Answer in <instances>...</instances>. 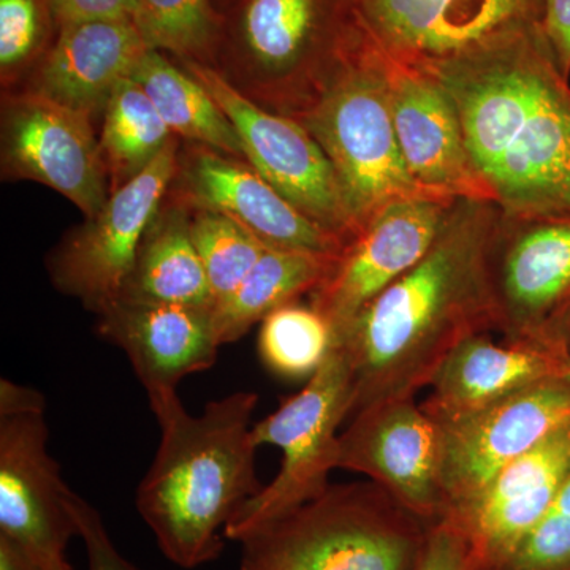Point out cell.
<instances>
[{"label": "cell", "mask_w": 570, "mask_h": 570, "mask_svg": "<svg viewBox=\"0 0 570 570\" xmlns=\"http://www.w3.org/2000/svg\"><path fill=\"white\" fill-rule=\"evenodd\" d=\"M52 0H0V77L13 85L31 75L58 37Z\"/></svg>", "instance_id": "obj_30"}, {"label": "cell", "mask_w": 570, "mask_h": 570, "mask_svg": "<svg viewBox=\"0 0 570 570\" xmlns=\"http://www.w3.org/2000/svg\"><path fill=\"white\" fill-rule=\"evenodd\" d=\"M455 202L419 197L392 202L347 243L313 292V306L328 321L333 344L356 317L436 243Z\"/></svg>", "instance_id": "obj_14"}, {"label": "cell", "mask_w": 570, "mask_h": 570, "mask_svg": "<svg viewBox=\"0 0 570 570\" xmlns=\"http://www.w3.org/2000/svg\"><path fill=\"white\" fill-rule=\"evenodd\" d=\"M47 400L39 390L14 384L10 379L0 381V417L45 414Z\"/></svg>", "instance_id": "obj_36"}, {"label": "cell", "mask_w": 570, "mask_h": 570, "mask_svg": "<svg viewBox=\"0 0 570 570\" xmlns=\"http://www.w3.org/2000/svg\"><path fill=\"white\" fill-rule=\"evenodd\" d=\"M134 22L151 50L209 66L217 59L224 13L213 0H137Z\"/></svg>", "instance_id": "obj_27"}, {"label": "cell", "mask_w": 570, "mask_h": 570, "mask_svg": "<svg viewBox=\"0 0 570 570\" xmlns=\"http://www.w3.org/2000/svg\"><path fill=\"white\" fill-rule=\"evenodd\" d=\"M414 570H474L466 539L452 521L442 519L428 528Z\"/></svg>", "instance_id": "obj_33"}, {"label": "cell", "mask_w": 570, "mask_h": 570, "mask_svg": "<svg viewBox=\"0 0 570 570\" xmlns=\"http://www.w3.org/2000/svg\"><path fill=\"white\" fill-rule=\"evenodd\" d=\"M151 50L134 20L71 22L31 73L29 91L85 112L104 115L119 82Z\"/></svg>", "instance_id": "obj_21"}, {"label": "cell", "mask_w": 570, "mask_h": 570, "mask_svg": "<svg viewBox=\"0 0 570 570\" xmlns=\"http://www.w3.org/2000/svg\"><path fill=\"white\" fill-rule=\"evenodd\" d=\"M352 407V374L343 348L328 358L296 395L253 426L254 444L283 452L276 478L246 501L227 524L225 538L242 542L250 532L321 497L337 469L340 426Z\"/></svg>", "instance_id": "obj_6"}, {"label": "cell", "mask_w": 570, "mask_h": 570, "mask_svg": "<svg viewBox=\"0 0 570 570\" xmlns=\"http://www.w3.org/2000/svg\"><path fill=\"white\" fill-rule=\"evenodd\" d=\"M69 502L77 523L78 538L85 543L88 554V570H141L116 549L96 508L71 490Z\"/></svg>", "instance_id": "obj_32"}, {"label": "cell", "mask_w": 570, "mask_h": 570, "mask_svg": "<svg viewBox=\"0 0 570 570\" xmlns=\"http://www.w3.org/2000/svg\"><path fill=\"white\" fill-rule=\"evenodd\" d=\"M190 234L212 287L214 305L234 294L268 247L230 217L200 209L190 212Z\"/></svg>", "instance_id": "obj_29"}, {"label": "cell", "mask_w": 570, "mask_h": 570, "mask_svg": "<svg viewBox=\"0 0 570 570\" xmlns=\"http://www.w3.org/2000/svg\"><path fill=\"white\" fill-rule=\"evenodd\" d=\"M69 494L48 450L45 414L0 417V534L43 570H71L66 549L78 528Z\"/></svg>", "instance_id": "obj_15"}, {"label": "cell", "mask_w": 570, "mask_h": 570, "mask_svg": "<svg viewBox=\"0 0 570 570\" xmlns=\"http://www.w3.org/2000/svg\"><path fill=\"white\" fill-rule=\"evenodd\" d=\"M235 0H216V3H217V9H219L220 11H224L228 9V7L232 6V3H234Z\"/></svg>", "instance_id": "obj_38"}, {"label": "cell", "mask_w": 570, "mask_h": 570, "mask_svg": "<svg viewBox=\"0 0 570 570\" xmlns=\"http://www.w3.org/2000/svg\"><path fill=\"white\" fill-rule=\"evenodd\" d=\"M2 174L51 187L86 217L111 194L92 118L29 89L3 100Z\"/></svg>", "instance_id": "obj_13"}, {"label": "cell", "mask_w": 570, "mask_h": 570, "mask_svg": "<svg viewBox=\"0 0 570 570\" xmlns=\"http://www.w3.org/2000/svg\"><path fill=\"white\" fill-rule=\"evenodd\" d=\"M367 39L406 66L433 70L542 26L546 0H352Z\"/></svg>", "instance_id": "obj_8"}, {"label": "cell", "mask_w": 570, "mask_h": 570, "mask_svg": "<svg viewBox=\"0 0 570 570\" xmlns=\"http://www.w3.org/2000/svg\"><path fill=\"white\" fill-rule=\"evenodd\" d=\"M171 187L176 202L190 212L230 217L277 249L340 257L346 243L295 208L253 165L206 146L179 154Z\"/></svg>", "instance_id": "obj_16"}, {"label": "cell", "mask_w": 570, "mask_h": 570, "mask_svg": "<svg viewBox=\"0 0 570 570\" xmlns=\"http://www.w3.org/2000/svg\"><path fill=\"white\" fill-rule=\"evenodd\" d=\"M569 374L568 356L534 343H494L487 333L453 348L430 384L422 407L438 423L489 407L547 379Z\"/></svg>", "instance_id": "obj_22"}, {"label": "cell", "mask_w": 570, "mask_h": 570, "mask_svg": "<svg viewBox=\"0 0 570 570\" xmlns=\"http://www.w3.org/2000/svg\"><path fill=\"white\" fill-rule=\"evenodd\" d=\"M426 73L452 97L493 204L519 220L570 217L569 78L542 26Z\"/></svg>", "instance_id": "obj_2"}, {"label": "cell", "mask_w": 570, "mask_h": 570, "mask_svg": "<svg viewBox=\"0 0 570 570\" xmlns=\"http://www.w3.org/2000/svg\"><path fill=\"white\" fill-rule=\"evenodd\" d=\"M568 370H569V374H570V347H569V354H568Z\"/></svg>", "instance_id": "obj_39"}, {"label": "cell", "mask_w": 570, "mask_h": 570, "mask_svg": "<svg viewBox=\"0 0 570 570\" xmlns=\"http://www.w3.org/2000/svg\"><path fill=\"white\" fill-rule=\"evenodd\" d=\"M519 234L493 250L498 332L510 343L557 348L558 314L570 303V217L521 220Z\"/></svg>", "instance_id": "obj_18"}, {"label": "cell", "mask_w": 570, "mask_h": 570, "mask_svg": "<svg viewBox=\"0 0 570 570\" xmlns=\"http://www.w3.org/2000/svg\"><path fill=\"white\" fill-rule=\"evenodd\" d=\"M0 570H43L14 540L0 534Z\"/></svg>", "instance_id": "obj_37"}, {"label": "cell", "mask_w": 570, "mask_h": 570, "mask_svg": "<svg viewBox=\"0 0 570 570\" xmlns=\"http://www.w3.org/2000/svg\"><path fill=\"white\" fill-rule=\"evenodd\" d=\"M118 299L214 306L208 277L190 234V209L164 204L142 236Z\"/></svg>", "instance_id": "obj_23"}, {"label": "cell", "mask_w": 570, "mask_h": 570, "mask_svg": "<svg viewBox=\"0 0 570 570\" xmlns=\"http://www.w3.org/2000/svg\"><path fill=\"white\" fill-rule=\"evenodd\" d=\"M317 85L324 86L303 111L302 124L335 171L355 236L392 202L439 198L409 174L393 126L384 52L356 22Z\"/></svg>", "instance_id": "obj_4"}, {"label": "cell", "mask_w": 570, "mask_h": 570, "mask_svg": "<svg viewBox=\"0 0 570 570\" xmlns=\"http://www.w3.org/2000/svg\"><path fill=\"white\" fill-rule=\"evenodd\" d=\"M542 31L564 77L570 75V0H546Z\"/></svg>", "instance_id": "obj_35"}, {"label": "cell", "mask_w": 570, "mask_h": 570, "mask_svg": "<svg viewBox=\"0 0 570 570\" xmlns=\"http://www.w3.org/2000/svg\"><path fill=\"white\" fill-rule=\"evenodd\" d=\"M175 138L141 86L132 78L119 82L105 108L99 138L110 193L146 170Z\"/></svg>", "instance_id": "obj_26"}, {"label": "cell", "mask_w": 570, "mask_h": 570, "mask_svg": "<svg viewBox=\"0 0 570 570\" xmlns=\"http://www.w3.org/2000/svg\"><path fill=\"white\" fill-rule=\"evenodd\" d=\"M438 425L449 517L471 504L502 469L570 425V374Z\"/></svg>", "instance_id": "obj_11"}, {"label": "cell", "mask_w": 570, "mask_h": 570, "mask_svg": "<svg viewBox=\"0 0 570 570\" xmlns=\"http://www.w3.org/2000/svg\"><path fill=\"white\" fill-rule=\"evenodd\" d=\"M337 469L377 483L426 527L448 515L441 426L415 397L381 401L348 419Z\"/></svg>", "instance_id": "obj_12"}, {"label": "cell", "mask_w": 570, "mask_h": 570, "mask_svg": "<svg viewBox=\"0 0 570 570\" xmlns=\"http://www.w3.org/2000/svg\"><path fill=\"white\" fill-rule=\"evenodd\" d=\"M428 528L374 482L328 489L242 540V570H414Z\"/></svg>", "instance_id": "obj_5"}, {"label": "cell", "mask_w": 570, "mask_h": 570, "mask_svg": "<svg viewBox=\"0 0 570 570\" xmlns=\"http://www.w3.org/2000/svg\"><path fill=\"white\" fill-rule=\"evenodd\" d=\"M336 258L266 247L234 294L214 305L223 346L242 340L273 311L295 303L306 292L313 294L328 275Z\"/></svg>", "instance_id": "obj_24"}, {"label": "cell", "mask_w": 570, "mask_h": 570, "mask_svg": "<svg viewBox=\"0 0 570 570\" xmlns=\"http://www.w3.org/2000/svg\"><path fill=\"white\" fill-rule=\"evenodd\" d=\"M148 400L160 442L135 505L168 561L200 568L223 553L227 524L264 487L253 439L258 395L230 393L200 415L190 414L176 392Z\"/></svg>", "instance_id": "obj_3"}, {"label": "cell", "mask_w": 570, "mask_h": 570, "mask_svg": "<svg viewBox=\"0 0 570 570\" xmlns=\"http://www.w3.org/2000/svg\"><path fill=\"white\" fill-rule=\"evenodd\" d=\"M493 570H570V472L549 512Z\"/></svg>", "instance_id": "obj_31"}, {"label": "cell", "mask_w": 570, "mask_h": 570, "mask_svg": "<svg viewBox=\"0 0 570 570\" xmlns=\"http://www.w3.org/2000/svg\"><path fill=\"white\" fill-rule=\"evenodd\" d=\"M332 348V326L313 306L291 303L262 321L258 355L276 376L311 379Z\"/></svg>", "instance_id": "obj_28"}, {"label": "cell", "mask_w": 570, "mask_h": 570, "mask_svg": "<svg viewBox=\"0 0 570 570\" xmlns=\"http://www.w3.org/2000/svg\"><path fill=\"white\" fill-rule=\"evenodd\" d=\"M59 28L71 22L134 20L137 0H52Z\"/></svg>", "instance_id": "obj_34"}, {"label": "cell", "mask_w": 570, "mask_h": 570, "mask_svg": "<svg viewBox=\"0 0 570 570\" xmlns=\"http://www.w3.org/2000/svg\"><path fill=\"white\" fill-rule=\"evenodd\" d=\"M130 78L141 86L175 137L246 160L234 124L181 63L171 62L163 51L149 50Z\"/></svg>", "instance_id": "obj_25"}, {"label": "cell", "mask_w": 570, "mask_h": 570, "mask_svg": "<svg viewBox=\"0 0 570 570\" xmlns=\"http://www.w3.org/2000/svg\"><path fill=\"white\" fill-rule=\"evenodd\" d=\"M569 472L570 425L502 469L466 508L445 517L466 539L474 570H493L519 549Z\"/></svg>", "instance_id": "obj_19"}, {"label": "cell", "mask_w": 570, "mask_h": 570, "mask_svg": "<svg viewBox=\"0 0 570 570\" xmlns=\"http://www.w3.org/2000/svg\"><path fill=\"white\" fill-rule=\"evenodd\" d=\"M385 63L396 140L412 178L444 200L493 204L471 163L459 111L444 86L389 56Z\"/></svg>", "instance_id": "obj_17"}, {"label": "cell", "mask_w": 570, "mask_h": 570, "mask_svg": "<svg viewBox=\"0 0 570 570\" xmlns=\"http://www.w3.org/2000/svg\"><path fill=\"white\" fill-rule=\"evenodd\" d=\"M490 204L461 200L425 257L385 288L333 347L343 348L356 412L430 387L450 352L498 328Z\"/></svg>", "instance_id": "obj_1"}, {"label": "cell", "mask_w": 570, "mask_h": 570, "mask_svg": "<svg viewBox=\"0 0 570 570\" xmlns=\"http://www.w3.org/2000/svg\"><path fill=\"white\" fill-rule=\"evenodd\" d=\"M178 140L170 142L140 175L110 194L99 213L88 217L50 258L56 287L81 299L94 313L121 295L138 247L178 170Z\"/></svg>", "instance_id": "obj_10"}, {"label": "cell", "mask_w": 570, "mask_h": 570, "mask_svg": "<svg viewBox=\"0 0 570 570\" xmlns=\"http://www.w3.org/2000/svg\"><path fill=\"white\" fill-rule=\"evenodd\" d=\"M355 28L352 0H235L216 61L228 80L273 91L317 85Z\"/></svg>", "instance_id": "obj_7"}, {"label": "cell", "mask_w": 570, "mask_h": 570, "mask_svg": "<svg viewBox=\"0 0 570 570\" xmlns=\"http://www.w3.org/2000/svg\"><path fill=\"white\" fill-rule=\"evenodd\" d=\"M208 89L230 122L246 163L314 223L344 243L355 236L343 195L325 153L295 119L264 110L209 63L179 61Z\"/></svg>", "instance_id": "obj_9"}, {"label": "cell", "mask_w": 570, "mask_h": 570, "mask_svg": "<svg viewBox=\"0 0 570 570\" xmlns=\"http://www.w3.org/2000/svg\"><path fill=\"white\" fill-rule=\"evenodd\" d=\"M97 316L100 336L126 354L148 397L212 370L223 346L214 306L115 299Z\"/></svg>", "instance_id": "obj_20"}]
</instances>
